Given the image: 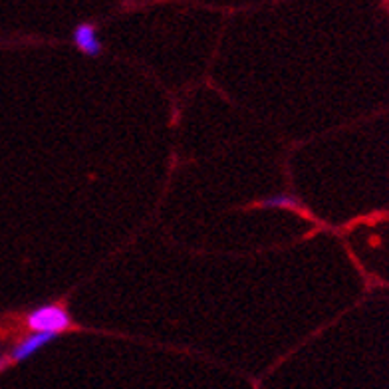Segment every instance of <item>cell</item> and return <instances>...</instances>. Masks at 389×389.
I'll use <instances>...</instances> for the list:
<instances>
[{
    "label": "cell",
    "mask_w": 389,
    "mask_h": 389,
    "mask_svg": "<svg viewBox=\"0 0 389 389\" xmlns=\"http://www.w3.org/2000/svg\"><path fill=\"white\" fill-rule=\"evenodd\" d=\"M58 336H54V334H26V336H22L21 339H16V344L12 346L11 351L4 354L9 359V366L32 358L36 351H40L44 346H48Z\"/></svg>",
    "instance_id": "cell-2"
},
{
    "label": "cell",
    "mask_w": 389,
    "mask_h": 389,
    "mask_svg": "<svg viewBox=\"0 0 389 389\" xmlns=\"http://www.w3.org/2000/svg\"><path fill=\"white\" fill-rule=\"evenodd\" d=\"M72 42L76 44V48L90 56V58H96L100 56L103 46H101L100 40V32H98V26L94 22H78L72 30Z\"/></svg>",
    "instance_id": "cell-3"
},
{
    "label": "cell",
    "mask_w": 389,
    "mask_h": 389,
    "mask_svg": "<svg viewBox=\"0 0 389 389\" xmlns=\"http://www.w3.org/2000/svg\"><path fill=\"white\" fill-rule=\"evenodd\" d=\"M6 366H9V359H6V356H0V371L6 368Z\"/></svg>",
    "instance_id": "cell-4"
},
{
    "label": "cell",
    "mask_w": 389,
    "mask_h": 389,
    "mask_svg": "<svg viewBox=\"0 0 389 389\" xmlns=\"http://www.w3.org/2000/svg\"><path fill=\"white\" fill-rule=\"evenodd\" d=\"M22 324L26 328V334H54V336H62L78 328L64 302H48L28 310L24 314Z\"/></svg>",
    "instance_id": "cell-1"
}]
</instances>
